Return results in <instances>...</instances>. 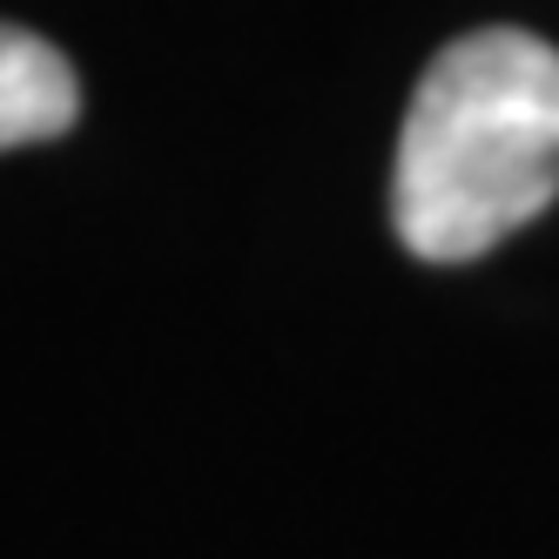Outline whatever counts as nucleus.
I'll return each mask as SVG.
<instances>
[{
    "instance_id": "f257e3e1",
    "label": "nucleus",
    "mask_w": 559,
    "mask_h": 559,
    "mask_svg": "<svg viewBox=\"0 0 559 559\" xmlns=\"http://www.w3.org/2000/svg\"><path fill=\"white\" fill-rule=\"evenodd\" d=\"M559 195V48L478 27L438 48L397 129L391 223L425 263H472Z\"/></svg>"
},
{
    "instance_id": "f03ea898",
    "label": "nucleus",
    "mask_w": 559,
    "mask_h": 559,
    "mask_svg": "<svg viewBox=\"0 0 559 559\" xmlns=\"http://www.w3.org/2000/svg\"><path fill=\"white\" fill-rule=\"evenodd\" d=\"M82 115V82L55 41L0 21V148L68 135Z\"/></svg>"
}]
</instances>
